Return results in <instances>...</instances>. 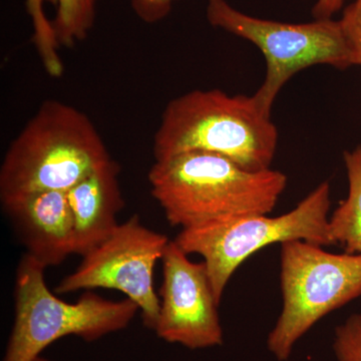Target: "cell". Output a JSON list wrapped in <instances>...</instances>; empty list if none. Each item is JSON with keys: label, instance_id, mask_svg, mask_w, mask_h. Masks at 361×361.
<instances>
[{"label": "cell", "instance_id": "cell-12", "mask_svg": "<svg viewBox=\"0 0 361 361\" xmlns=\"http://www.w3.org/2000/svg\"><path fill=\"white\" fill-rule=\"evenodd\" d=\"M348 179V195L329 217V232L334 245L345 253L361 254V146L343 153Z\"/></svg>", "mask_w": 361, "mask_h": 361}, {"label": "cell", "instance_id": "cell-14", "mask_svg": "<svg viewBox=\"0 0 361 361\" xmlns=\"http://www.w3.org/2000/svg\"><path fill=\"white\" fill-rule=\"evenodd\" d=\"M97 0H59L52 21L59 45L73 47L87 39L96 20Z\"/></svg>", "mask_w": 361, "mask_h": 361}, {"label": "cell", "instance_id": "cell-10", "mask_svg": "<svg viewBox=\"0 0 361 361\" xmlns=\"http://www.w3.org/2000/svg\"><path fill=\"white\" fill-rule=\"evenodd\" d=\"M26 254L45 268L75 253L73 218L66 191H44L2 201Z\"/></svg>", "mask_w": 361, "mask_h": 361}, {"label": "cell", "instance_id": "cell-2", "mask_svg": "<svg viewBox=\"0 0 361 361\" xmlns=\"http://www.w3.org/2000/svg\"><path fill=\"white\" fill-rule=\"evenodd\" d=\"M278 130L255 96L196 90L167 104L154 137L155 161L188 152L218 154L249 171L271 168Z\"/></svg>", "mask_w": 361, "mask_h": 361}, {"label": "cell", "instance_id": "cell-16", "mask_svg": "<svg viewBox=\"0 0 361 361\" xmlns=\"http://www.w3.org/2000/svg\"><path fill=\"white\" fill-rule=\"evenodd\" d=\"M342 30L350 51L353 66H361V4L355 1L343 11L341 20Z\"/></svg>", "mask_w": 361, "mask_h": 361}, {"label": "cell", "instance_id": "cell-11", "mask_svg": "<svg viewBox=\"0 0 361 361\" xmlns=\"http://www.w3.org/2000/svg\"><path fill=\"white\" fill-rule=\"evenodd\" d=\"M118 175L120 166L111 159L66 192L78 255L96 248L118 225L116 216L125 206Z\"/></svg>", "mask_w": 361, "mask_h": 361}, {"label": "cell", "instance_id": "cell-15", "mask_svg": "<svg viewBox=\"0 0 361 361\" xmlns=\"http://www.w3.org/2000/svg\"><path fill=\"white\" fill-rule=\"evenodd\" d=\"M332 348L336 361H361V313L349 316L336 327Z\"/></svg>", "mask_w": 361, "mask_h": 361}, {"label": "cell", "instance_id": "cell-1", "mask_svg": "<svg viewBox=\"0 0 361 361\" xmlns=\"http://www.w3.org/2000/svg\"><path fill=\"white\" fill-rule=\"evenodd\" d=\"M148 179L166 219L182 229L268 215L288 180L280 171H249L224 156L199 151L155 161Z\"/></svg>", "mask_w": 361, "mask_h": 361}, {"label": "cell", "instance_id": "cell-19", "mask_svg": "<svg viewBox=\"0 0 361 361\" xmlns=\"http://www.w3.org/2000/svg\"><path fill=\"white\" fill-rule=\"evenodd\" d=\"M33 361H54V360H49V358H45V357H44V356L40 355V356H39V357L35 358V360Z\"/></svg>", "mask_w": 361, "mask_h": 361}, {"label": "cell", "instance_id": "cell-4", "mask_svg": "<svg viewBox=\"0 0 361 361\" xmlns=\"http://www.w3.org/2000/svg\"><path fill=\"white\" fill-rule=\"evenodd\" d=\"M45 269L27 254L20 259L14 287L13 326L2 361H33L66 336L99 341L127 329L140 311L129 298L111 301L92 291L77 302H66L49 290Z\"/></svg>", "mask_w": 361, "mask_h": 361}, {"label": "cell", "instance_id": "cell-6", "mask_svg": "<svg viewBox=\"0 0 361 361\" xmlns=\"http://www.w3.org/2000/svg\"><path fill=\"white\" fill-rule=\"evenodd\" d=\"M281 313L267 338L278 361L332 311L361 297V254H334L295 240L281 244Z\"/></svg>", "mask_w": 361, "mask_h": 361}, {"label": "cell", "instance_id": "cell-8", "mask_svg": "<svg viewBox=\"0 0 361 361\" xmlns=\"http://www.w3.org/2000/svg\"><path fill=\"white\" fill-rule=\"evenodd\" d=\"M169 243L166 235L149 229L139 216H130L85 254L77 269L61 279L54 292L68 294L97 288L122 292L137 304L144 324L154 330L160 311L154 270Z\"/></svg>", "mask_w": 361, "mask_h": 361}, {"label": "cell", "instance_id": "cell-18", "mask_svg": "<svg viewBox=\"0 0 361 361\" xmlns=\"http://www.w3.org/2000/svg\"><path fill=\"white\" fill-rule=\"evenodd\" d=\"M345 0H317L313 6L312 14L315 20H329L334 13L341 11Z\"/></svg>", "mask_w": 361, "mask_h": 361}, {"label": "cell", "instance_id": "cell-5", "mask_svg": "<svg viewBox=\"0 0 361 361\" xmlns=\"http://www.w3.org/2000/svg\"><path fill=\"white\" fill-rule=\"evenodd\" d=\"M330 205V185L323 182L283 215L214 221L180 230L174 241L188 255L203 257L214 294L221 303L235 271L261 249L295 240L322 247L334 245L329 232Z\"/></svg>", "mask_w": 361, "mask_h": 361}, {"label": "cell", "instance_id": "cell-20", "mask_svg": "<svg viewBox=\"0 0 361 361\" xmlns=\"http://www.w3.org/2000/svg\"><path fill=\"white\" fill-rule=\"evenodd\" d=\"M356 1L360 2L361 4V0H356Z\"/></svg>", "mask_w": 361, "mask_h": 361}, {"label": "cell", "instance_id": "cell-9", "mask_svg": "<svg viewBox=\"0 0 361 361\" xmlns=\"http://www.w3.org/2000/svg\"><path fill=\"white\" fill-rule=\"evenodd\" d=\"M170 241L163 258V281L157 336L184 348L205 349L224 343V331L206 264L193 262Z\"/></svg>", "mask_w": 361, "mask_h": 361}, {"label": "cell", "instance_id": "cell-17", "mask_svg": "<svg viewBox=\"0 0 361 361\" xmlns=\"http://www.w3.org/2000/svg\"><path fill=\"white\" fill-rule=\"evenodd\" d=\"M175 0H132V6L145 23H155L165 18Z\"/></svg>", "mask_w": 361, "mask_h": 361}, {"label": "cell", "instance_id": "cell-7", "mask_svg": "<svg viewBox=\"0 0 361 361\" xmlns=\"http://www.w3.org/2000/svg\"><path fill=\"white\" fill-rule=\"evenodd\" d=\"M206 16L210 25L249 40L262 51L267 71L254 96L270 113L280 90L298 71L316 65L339 70L353 66L339 20L287 23L261 20L237 11L226 0H209Z\"/></svg>", "mask_w": 361, "mask_h": 361}, {"label": "cell", "instance_id": "cell-3", "mask_svg": "<svg viewBox=\"0 0 361 361\" xmlns=\"http://www.w3.org/2000/svg\"><path fill=\"white\" fill-rule=\"evenodd\" d=\"M111 160L92 120L49 99L9 145L0 167V200L66 191Z\"/></svg>", "mask_w": 361, "mask_h": 361}, {"label": "cell", "instance_id": "cell-13", "mask_svg": "<svg viewBox=\"0 0 361 361\" xmlns=\"http://www.w3.org/2000/svg\"><path fill=\"white\" fill-rule=\"evenodd\" d=\"M59 0H26V9L32 23V42L45 71L52 78L63 73V63L59 54V45L52 21L47 18L44 6H59Z\"/></svg>", "mask_w": 361, "mask_h": 361}]
</instances>
